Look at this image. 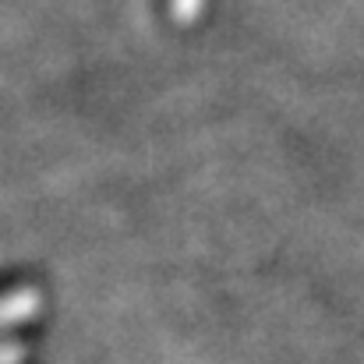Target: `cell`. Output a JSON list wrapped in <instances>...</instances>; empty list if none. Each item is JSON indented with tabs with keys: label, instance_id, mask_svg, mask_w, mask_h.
<instances>
[{
	"label": "cell",
	"instance_id": "cell-1",
	"mask_svg": "<svg viewBox=\"0 0 364 364\" xmlns=\"http://www.w3.org/2000/svg\"><path fill=\"white\" fill-rule=\"evenodd\" d=\"M14 358H18L14 347H0V364H14Z\"/></svg>",
	"mask_w": 364,
	"mask_h": 364
}]
</instances>
